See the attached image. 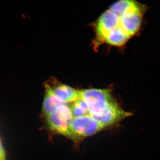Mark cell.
Wrapping results in <instances>:
<instances>
[{
    "instance_id": "8992f818",
    "label": "cell",
    "mask_w": 160,
    "mask_h": 160,
    "mask_svg": "<svg viewBox=\"0 0 160 160\" xmlns=\"http://www.w3.org/2000/svg\"><path fill=\"white\" fill-rule=\"evenodd\" d=\"M129 38L130 37L123 30L117 27L109 32L104 41L112 46H121L125 44Z\"/></svg>"
},
{
    "instance_id": "ba28073f",
    "label": "cell",
    "mask_w": 160,
    "mask_h": 160,
    "mask_svg": "<svg viewBox=\"0 0 160 160\" xmlns=\"http://www.w3.org/2000/svg\"><path fill=\"white\" fill-rule=\"evenodd\" d=\"M0 160H7L5 149L0 139Z\"/></svg>"
},
{
    "instance_id": "277c9868",
    "label": "cell",
    "mask_w": 160,
    "mask_h": 160,
    "mask_svg": "<svg viewBox=\"0 0 160 160\" xmlns=\"http://www.w3.org/2000/svg\"><path fill=\"white\" fill-rule=\"evenodd\" d=\"M50 86L55 95L63 102L69 104L79 98L78 90L70 86L59 83Z\"/></svg>"
},
{
    "instance_id": "5b68a950",
    "label": "cell",
    "mask_w": 160,
    "mask_h": 160,
    "mask_svg": "<svg viewBox=\"0 0 160 160\" xmlns=\"http://www.w3.org/2000/svg\"><path fill=\"white\" fill-rule=\"evenodd\" d=\"M45 97L43 102L42 113L45 118L57 108L66 103L63 102L54 94L51 86L49 84L45 85Z\"/></svg>"
},
{
    "instance_id": "3957f363",
    "label": "cell",
    "mask_w": 160,
    "mask_h": 160,
    "mask_svg": "<svg viewBox=\"0 0 160 160\" xmlns=\"http://www.w3.org/2000/svg\"><path fill=\"white\" fill-rule=\"evenodd\" d=\"M104 129L91 116L75 118L72 122L68 138L78 142Z\"/></svg>"
},
{
    "instance_id": "6da1fadb",
    "label": "cell",
    "mask_w": 160,
    "mask_h": 160,
    "mask_svg": "<svg viewBox=\"0 0 160 160\" xmlns=\"http://www.w3.org/2000/svg\"><path fill=\"white\" fill-rule=\"evenodd\" d=\"M79 98L87 105L92 117L100 114L110 103L116 101L108 89H87L79 91Z\"/></svg>"
},
{
    "instance_id": "52a82bcc",
    "label": "cell",
    "mask_w": 160,
    "mask_h": 160,
    "mask_svg": "<svg viewBox=\"0 0 160 160\" xmlns=\"http://www.w3.org/2000/svg\"><path fill=\"white\" fill-rule=\"evenodd\" d=\"M68 105L73 119L86 116H90L87 105L81 99H78L72 102L69 103Z\"/></svg>"
},
{
    "instance_id": "7a4b0ae2",
    "label": "cell",
    "mask_w": 160,
    "mask_h": 160,
    "mask_svg": "<svg viewBox=\"0 0 160 160\" xmlns=\"http://www.w3.org/2000/svg\"><path fill=\"white\" fill-rule=\"evenodd\" d=\"M46 125L50 131L68 137L73 119L68 104L58 107L46 117Z\"/></svg>"
}]
</instances>
